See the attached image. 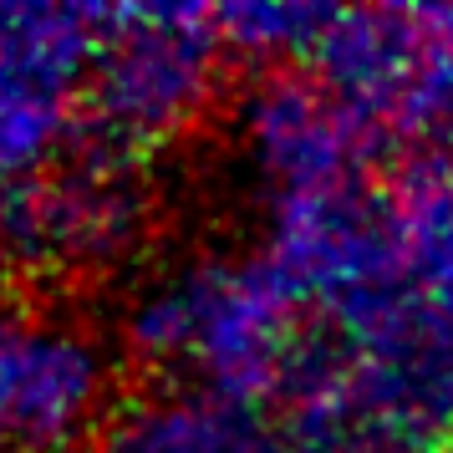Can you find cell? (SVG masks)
I'll use <instances>...</instances> for the list:
<instances>
[{
    "label": "cell",
    "mask_w": 453,
    "mask_h": 453,
    "mask_svg": "<svg viewBox=\"0 0 453 453\" xmlns=\"http://www.w3.org/2000/svg\"><path fill=\"white\" fill-rule=\"evenodd\" d=\"M118 36L97 42L92 57V97L103 112V127L118 138H148L164 133L199 103L209 77L214 36L209 16L188 11H158V16H112Z\"/></svg>",
    "instance_id": "1"
},
{
    "label": "cell",
    "mask_w": 453,
    "mask_h": 453,
    "mask_svg": "<svg viewBox=\"0 0 453 453\" xmlns=\"http://www.w3.org/2000/svg\"><path fill=\"white\" fill-rule=\"evenodd\" d=\"M107 453H265L240 397H168L127 412Z\"/></svg>",
    "instance_id": "2"
}]
</instances>
